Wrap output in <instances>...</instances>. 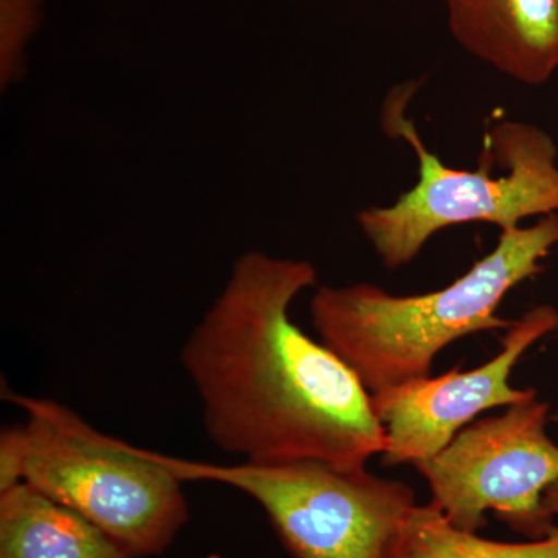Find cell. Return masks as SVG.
Returning <instances> with one entry per match:
<instances>
[{"instance_id":"cell-3","label":"cell","mask_w":558,"mask_h":558,"mask_svg":"<svg viewBox=\"0 0 558 558\" xmlns=\"http://www.w3.org/2000/svg\"><path fill=\"white\" fill-rule=\"evenodd\" d=\"M405 90L385 101L381 126L405 140L418 163L413 189L389 207L362 209L357 222L380 263L400 269L416 258L440 230L462 223H494L501 231L521 220L558 213V148L548 132L523 121H498L486 134L501 163L495 175L492 150L484 146L476 171L453 170L425 146L413 121L407 119Z\"/></svg>"},{"instance_id":"cell-5","label":"cell","mask_w":558,"mask_h":558,"mask_svg":"<svg viewBox=\"0 0 558 558\" xmlns=\"http://www.w3.org/2000/svg\"><path fill=\"white\" fill-rule=\"evenodd\" d=\"M165 458L183 483L213 481L255 499L293 558H385L417 505L409 484L366 468L317 459L216 465Z\"/></svg>"},{"instance_id":"cell-9","label":"cell","mask_w":558,"mask_h":558,"mask_svg":"<svg viewBox=\"0 0 558 558\" xmlns=\"http://www.w3.org/2000/svg\"><path fill=\"white\" fill-rule=\"evenodd\" d=\"M0 558H132L76 510L27 483L0 492Z\"/></svg>"},{"instance_id":"cell-2","label":"cell","mask_w":558,"mask_h":558,"mask_svg":"<svg viewBox=\"0 0 558 558\" xmlns=\"http://www.w3.org/2000/svg\"><path fill=\"white\" fill-rule=\"evenodd\" d=\"M558 244V213L534 226L501 231L494 252L447 288L424 295H392L369 282L319 286L312 325L369 395L432 376L442 349L483 330H506L498 317L506 295L543 274Z\"/></svg>"},{"instance_id":"cell-4","label":"cell","mask_w":558,"mask_h":558,"mask_svg":"<svg viewBox=\"0 0 558 558\" xmlns=\"http://www.w3.org/2000/svg\"><path fill=\"white\" fill-rule=\"evenodd\" d=\"M10 399L25 413L22 483L86 517L132 558L170 548L189 502L163 454L98 432L57 400Z\"/></svg>"},{"instance_id":"cell-1","label":"cell","mask_w":558,"mask_h":558,"mask_svg":"<svg viewBox=\"0 0 558 558\" xmlns=\"http://www.w3.org/2000/svg\"><path fill=\"white\" fill-rule=\"evenodd\" d=\"M314 286L310 260L245 253L180 352L208 438L242 462L363 469L387 447L368 389L289 317Z\"/></svg>"},{"instance_id":"cell-11","label":"cell","mask_w":558,"mask_h":558,"mask_svg":"<svg viewBox=\"0 0 558 558\" xmlns=\"http://www.w3.org/2000/svg\"><path fill=\"white\" fill-rule=\"evenodd\" d=\"M24 458L22 425L3 428L0 435V492L22 483Z\"/></svg>"},{"instance_id":"cell-7","label":"cell","mask_w":558,"mask_h":558,"mask_svg":"<svg viewBox=\"0 0 558 558\" xmlns=\"http://www.w3.org/2000/svg\"><path fill=\"white\" fill-rule=\"evenodd\" d=\"M557 329L556 307H534L506 329L501 351L480 368L461 371L457 366L442 376L371 395L387 436L381 462L389 468L414 465L446 449L483 411L537 398L535 389L512 387L510 374L532 344Z\"/></svg>"},{"instance_id":"cell-12","label":"cell","mask_w":558,"mask_h":558,"mask_svg":"<svg viewBox=\"0 0 558 558\" xmlns=\"http://www.w3.org/2000/svg\"><path fill=\"white\" fill-rule=\"evenodd\" d=\"M553 421L558 422V411L553 416ZM545 509L548 510V513L550 517H554V519H558V483L553 484L546 490L545 494Z\"/></svg>"},{"instance_id":"cell-8","label":"cell","mask_w":558,"mask_h":558,"mask_svg":"<svg viewBox=\"0 0 558 558\" xmlns=\"http://www.w3.org/2000/svg\"><path fill=\"white\" fill-rule=\"evenodd\" d=\"M453 39L476 60L526 86L558 72V0H442Z\"/></svg>"},{"instance_id":"cell-6","label":"cell","mask_w":558,"mask_h":558,"mask_svg":"<svg viewBox=\"0 0 558 558\" xmlns=\"http://www.w3.org/2000/svg\"><path fill=\"white\" fill-rule=\"evenodd\" d=\"M549 405L537 398L476 418L435 457L414 464L432 501L454 526L480 532L487 512L529 539L558 527L545 494L558 483V446L549 438Z\"/></svg>"},{"instance_id":"cell-10","label":"cell","mask_w":558,"mask_h":558,"mask_svg":"<svg viewBox=\"0 0 558 558\" xmlns=\"http://www.w3.org/2000/svg\"><path fill=\"white\" fill-rule=\"evenodd\" d=\"M385 558H558V527L545 538L497 542L454 526L433 505H416Z\"/></svg>"},{"instance_id":"cell-13","label":"cell","mask_w":558,"mask_h":558,"mask_svg":"<svg viewBox=\"0 0 558 558\" xmlns=\"http://www.w3.org/2000/svg\"><path fill=\"white\" fill-rule=\"evenodd\" d=\"M557 337H558V329H557Z\"/></svg>"}]
</instances>
